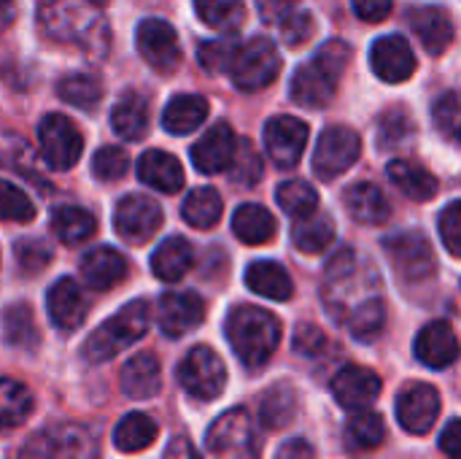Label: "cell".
I'll return each instance as SVG.
<instances>
[{"mask_svg": "<svg viewBox=\"0 0 461 459\" xmlns=\"http://www.w3.org/2000/svg\"><path fill=\"white\" fill-rule=\"evenodd\" d=\"M140 57L159 73H173L181 65V41L165 19H143L135 32Z\"/></svg>", "mask_w": 461, "mask_h": 459, "instance_id": "cell-14", "label": "cell"}, {"mask_svg": "<svg viewBox=\"0 0 461 459\" xmlns=\"http://www.w3.org/2000/svg\"><path fill=\"white\" fill-rule=\"evenodd\" d=\"M230 170H232V181L246 184V187H251L262 179V160H259L257 149L251 146V141L238 143V151H235Z\"/></svg>", "mask_w": 461, "mask_h": 459, "instance_id": "cell-51", "label": "cell"}, {"mask_svg": "<svg viewBox=\"0 0 461 459\" xmlns=\"http://www.w3.org/2000/svg\"><path fill=\"white\" fill-rule=\"evenodd\" d=\"M162 459H203V457L194 452V446H192L186 438H176V441L167 446V452H165V457Z\"/></svg>", "mask_w": 461, "mask_h": 459, "instance_id": "cell-60", "label": "cell"}, {"mask_svg": "<svg viewBox=\"0 0 461 459\" xmlns=\"http://www.w3.org/2000/svg\"><path fill=\"white\" fill-rule=\"evenodd\" d=\"M321 298H324L330 317L348 327L354 317H359L362 311L384 300L381 276L354 249H343L330 260L324 271Z\"/></svg>", "mask_w": 461, "mask_h": 459, "instance_id": "cell-1", "label": "cell"}, {"mask_svg": "<svg viewBox=\"0 0 461 459\" xmlns=\"http://www.w3.org/2000/svg\"><path fill=\"white\" fill-rule=\"evenodd\" d=\"M308 124L297 116L281 114L265 124V149L278 168H294L308 146Z\"/></svg>", "mask_w": 461, "mask_h": 459, "instance_id": "cell-15", "label": "cell"}, {"mask_svg": "<svg viewBox=\"0 0 461 459\" xmlns=\"http://www.w3.org/2000/svg\"><path fill=\"white\" fill-rule=\"evenodd\" d=\"M413 349H416V357L432 371L451 368L459 360L461 352L459 338L448 322H429L427 327H421Z\"/></svg>", "mask_w": 461, "mask_h": 459, "instance_id": "cell-21", "label": "cell"}, {"mask_svg": "<svg viewBox=\"0 0 461 459\" xmlns=\"http://www.w3.org/2000/svg\"><path fill=\"white\" fill-rule=\"evenodd\" d=\"M276 200L281 206V211H286L289 216L300 219V216H308L319 208V195L316 189L303 181V179H292V181H284L278 189H276Z\"/></svg>", "mask_w": 461, "mask_h": 459, "instance_id": "cell-43", "label": "cell"}, {"mask_svg": "<svg viewBox=\"0 0 461 459\" xmlns=\"http://www.w3.org/2000/svg\"><path fill=\"white\" fill-rule=\"evenodd\" d=\"M159 436V427L151 417L135 411V414H127L116 430H113V446L124 454H135V452H143L146 446H151Z\"/></svg>", "mask_w": 461, "mask_h": 459, "instance_id": "cell-37", "label": "cell"}, {"mask_svg": "<svg viewBox=\"0 0 461 459\" xmlns=\"http://www.w3.org/2000/svg\"><path fill=\"white\" fill-rule=\"evenodd\" d=\"M38 22L49 38L76 43L92 57H103L108 51V24L89 0H41Z\"/></svg>", "mask_w": 461, "mask_h": 459, "instance_id": "cell-2", "label": "cell"}, {"mask_svg": "<svg viewBox=\"0 0 461 459\" xmlns=\"http://www.w3.org/2000/svg\"><path fill=\"white\" fill-rule=\"evenodd\" d=\"M122 392L132 400H146V398H154L162 387V368H159V360L149 352L143 354H135L124 363L122 368Z\"/></svg>", "mask_w": 461, "mask_h": 459, "instance_id": "cell-26", "label": "cell"}, {"mask_svg": "<svg viewBox=\"0 0 461 459\" xmlns=\"http://www.w3.org/2000/svg\"><path fill=\"white\" fill-rule=\"evenodd\" d=\"M124 276H127V260L122 252L111 249V246H97V249L86 252L81 260V279L86 281V287H92L97 292L116 287Z\"/></svg>", "mask_w": 461, "mask_h": 459, "instance_id": "cell-24", "label": "cell"}, {"mask_svg": "<svg viewBox=\"0 0 461 459\" xmlns=\"http://www.w3.org/2000/svg\"><path fill=\"white\" fill-rule=\"evenodd\" d=\"M227 341L238 360L257 371L262 368L281 344V322L259 306H238L230 311L224 325Z\"/></svg>", "mask_w": 461, "mask_h": 459, "instance_id": "cell-4", "label": "cell"}, {"mask_svg": "<svg viewBox=\"0 0 461 459\" xmlns=\"http://www.w3.org/2000/svg\"><path fill=\"white\" fill-rule=\"evenodd\" d=\"M208 116V100L200 95H176L162 111V127L170 135L194 133Z\"/></svg>", "mask_w": 461, "mask_h": 459, "instance_id": "cell-31", "label": "cell"}, {"mask_svg": "<svg viewBox=\"0 0 461 459\" xmlns=\"http://www.w3.org/2000/svg\"><path fill=\"white\" fill-rule=\"evenodd\" d=\"M440 417V395L429 384H411L397 398V422L411 436H427Z\"/></svg>", "mask_w": 461, "mask_h": 459, "instance_id": "cell-16", "label": "cell"}, {"mask_svg": "<svg viewBox=\"0 0 461 459\" xmlns=\"http://www.w3.org/2000/svg\"><path fill=\"white\" fill-rule=\"evenodd\" d=\"M111 124L124 141H140L149 130V106L138 92H127L111 108Z\"/></svg>", "mask_w": 461, "mask_h": 459, "instance_id": "cell-32", "label": "cell"}, {"mask_svg": "<svg viewBox=\"0 0 461 459\" xmlns=\"http://www.w3.org/2000/svg\"><path fill=\"white\" fill-rule=\"evenodd\" d=\"M0 219L5 222H19L27 225L35 219V206L32 200L11 181L0 179Z\"/></svg>", "mask_w": 461, "mask_h": 459, "instance_id": "cell-46", "label": "cell"}, {"mask_svg": "<svg viewBox=\"0 0 461 459\" xmlns=\"http://www.w3.org/2000/svg\"><path fill=\"white\" fill-rule=\"evenodd\" d=\"M16 19V0H0V30H5Z\"/></svg>", "mask_w": 461, "mask_h": 459, "instance_id": "cell-61", "label": "cell"}, {"mask_svg": "<svg viewBox=\"0 0 461 459\" xmlns=\"http://www.w3.org/2000/svg\"><path fill=\"white\" fill-rule=\"evenodd\" d=\"M235 151H238V138L232 133V127L227 122H216L194 146H192V165L205 173V176H213V173H221V170H230L232 160H235Z\"/></svg>", "mask_w": 461, "mask_h": 459, "instance_id": "cell-20", "label": "cell"}, {"mask_svg": "<svg viewBox=\"0 0 461 459\" xmlns=\"http://www.w3.org/2000/svg\"><path fill=\"white\" fill-rule=\"evenodd\" d=\"M392 184L411 200L416 203H424V200H432L438 195V179L421 168L419 162L413 160H392L389 168H386Z\"/></svg>", "mask_w": 461, "mask_h": 459, "instance_id": "cell-30", "label": "cell"}, {"mask_svg": "<svg viewBox=\"0 0 461 459\" xmlns=\"http://www.w3.org/2000/svg\"><path fill=\"white\" fill-rule=\"evenodd\" d=\"M292 3H297V0H259V14L265 22L278 24L292 11Z\"/></svg>", "mask_w": 461, "mask_h": 459, "instance_id": "cell-58", "label": "cell"}, {"mask_svg": "<svg viewBox=\"0 0 461 459\" xmlns=\"http://www.w3.org/2000/svg\"><path fill=\"white\" fill-rule=\"evenodd\" d=\"M46 311L57 330L73 333L76 327H81L86 317V300H84L81 287L73 279L54 281L51 289L46 292Z\"/></svg>", "mask_w": 461, "mask_h": 459, "instance_id": "cell-23", "label": "cell"}, {"mask_svg": "<svg viewBox=\"0 0 461 459\" xmlns=\"http://www.w3.org/2000/svg\"><path fill=\"white\" fill-rule=\"evenodd\" d=\"M235 51H238V43H232V41H203L200 43V65L208 73H224V70H230Z\"/></svg>", "mask_w": 461, "mask_h": 459, "instance_id": "cell-53", "label": "cell"}, {"mask_svg": "<svg viewBox=\"0 0 461 459\" xmlns=\"http://www.w3.org/2000/svg\"><path fill=\"white\" fill-rule=\"evenodd\" d=\"M343 203H346L348 216L357 219L359 225H384L389 219V214H392L389 200L370 181H359V184L348 187Z\"/></svg>", "mask_w": 461, "mask_h": 459, "instance_id": "cell-27", "label": "cell"}, {"mask_svg": "<svg viewBox=\"0 0 461 459\" xmlns=\"http://www.w3.org/2000/svg\"><path fill=\"white\" fill-rule=\"evenodd\" d=\"M194 11L203 24L221 32H235L246 19L243 0H194Z\"/></svg>", "mask_w": 461, "mask_h": 459, "instance_id": "cell-40", "label": "cell"}, {"mask_svg": "<svg viewBox=\"0 0 461 459\" xmlns=\"http://www.w3.org/2000/svg\"><path fill=\"white\" fill-rule=\"evenodd\" d=\"M281 38L286 46H303L313 38L316 32V22L308 11H289L281 22H278Z\"/></svg>", "mask_w": 461, "mask_h": 459, "instance_id": "cell-52", "label": "cell"}, {"mask_svg": "<svg viewBox=\"0 0 461 459\" xmlns=\"http://www.w3.org/2000/svg\"><path fill=\"white\" fill-rule=\"evenodd\" d=\"M14 257L24 273H38L51 262V249L41 238H19L14 243Z\"/></svg>", "mask_w": 461, "mask_h": 459, "instance_id": "cell-49", "label": "cell"}, {"mask_svg": "<svg viewBox=\"0 0 461 459\" xmlns=\"http://www.w3.org/2000/svg\"><path fill=\"white\" fill-rule=\"evenodd\" d=\"M38 143H41V157L51 170L73 168L84 151V138L65 114H46L41 119Z\"/></svg>", "mask_w": 461, "mask_h": 459, "instance_id": "cell-9", "label": "cell"}, {"mask_svg": "<svg viewBox=\"0 0 461 459\" xmlns=\"http://www.w3.org/2000/svg\"><path fill=\"white\" fill-rule=\"evenodd\" d=\"M384 252L392 260L397 276L405 279V281H411V284L427 281L435 273V268H438L432 243L421 233H416V230L389 235L384 241Z\"/></svg>", "mask_w": 461, "mask_h": 459, "instance_id": "cell-12", "label": "cell"}, {"mask_svg": "<svg viewBox=\"0 0 461 459\" xmlns=\"http://www.w3.org/2000/svg\"><path fill=\"white\" fill-rule=\"evenodd\" d=\"M51 230H54L57 241H62L65 246H78L95 235L97 222L89 211H84L78 206H62L51 214Z\"/></svg>", "mask_w": 461, "mask_h": 459, "instance_id": "cell-36", "label": "cell"}, {"mask_svg": "<svg viewBox=\"0 0 461 459\" xmlns=\"http://www.w3.org/2000/svg\"><path fill=\"white\" fill-rule=\"evenodd\" d=\"M162 225V208L149 195H124L113 211V227L127 243H146Z\"/></svg>", "mask_w": 461, "mask_h": 459, "instance_id": "cell-13", "label": "cell"}, {"mask_svg": "<svg viewBox=\"0 0 461 459\" xmlns=\"http://www.w3.org/2000/svg\"><path fill=\"white\" fill-rule=\"evenodd\" d=\"M149 325H151V306L146 300H132V303L122 306L108 322H103L86 338L84 357L92 365L108 363L119 352H124L127 346H132L135 341H140L146 335Z\"/></svg>", "mask_w": 461, "mask_h": 459, "instance_id": "cell-5", "label": "cell"}, {"mask_svg": "<svg viewBox=\"0 0 461 459\" xmlns=\"http://www.w3.org/2000/svg\"><path fill=\"white\" fill-rule=\"evenodd\" d=\"M351 62V46L346 41H327L313 60L303 62L297 73L292 76V100L305 108H324L335 92L338 84Z\"/></svg>", "mask_w": 461, "mask_h": 459, "instance_id": "cell-3", "label": "cell"}, {"mask_svg": "<svg viewBox=\"0 0 461 459\" xmlns=\"http://www.w3.org/2000/svg\"><path fill=\"white\" fill-rule=\"evenodd\" d=\"M321 346H324V333L319 327H313V325H300L297 327V333H294V349L300 354L313 357V354L321 352Z\"/></svg>", "mask_w": 461, "mask_h": 459, "instance_id": "cell-56", "label": "cell"}, {"mask_svg": "<svg viewBox=\"0 0 461 459\" xmlns=\"http://www.w3.org/2000/svg\"><path fill=\"white\" fill-rule=\"evenodd\" d=\"M57 95L76 108H95L103 97V84L92 73H70L57 84Z\"/></svg>", "mask_w": 461, "mask_h": 459, "instance_id": "cell-41", "label": "cell"}, {"mask_svg": "<svg viewBox=\"0 0 461 459\" xmlns=\"http://www.w3.org/2000/svg\"><path fill=\"white\" fill-rule=\"evenodd\" d=\"M386 441V425H384V417L381 414H373V411H354V417L348 419L346 425V444L351 449H362V452H370V449H378L381 444Z\"/></svg>", "mask_w": 461, "mask_h": 459, "instance_id": "cell-39", "label": "cell"}, {"mask_svg": "<svg viewBox=\"0 0 461 459\" xmlns=\"http://www.w3.org/2000/svg\"><path fill=\"white\" fill-rule=\"evenodd\" d=\"M381 390H384L381 376L375 371H370V368H362V365H346L332 379V395H335V400L346 411H351V414L370 409L378 400Z\"/></svg>", "mask_w": 461, "mask_h": 459, "instance_id": "cell-18", "label": "cell"}, {"mask_svg": "<svg viewBox=\"0 0 461 459\" xmlns=\"http://www.w3.org/2000/svg\"><path fill=\"white\" fill-rule=\"evenodd\" d=\"M432 122H435L438 133H443V138H448L451 143H459L461 146V89L446 92L435 103Z\"/></svg>", "mask_w": 461, "mask_h": 459, "instance_id": "cell-45", "label": "cell"}, {"mask_svg": "<svg viewBox=\"0 0 461 459\" xmlns=\"http://www.w3.org/2000/svg\"><path fill=\"white\" fill-rule=\"evenodd\" d=\"M0 162L14 168V170H19V173H24L30 181L41 184V179L35 173V165H32V151H30V146L24 141H19V138H0Z\"/></svg>", "mask_w": 461, "mask_h": 459, "instance_id": "cell-50", "label": "cell"}, {"mask_svg": "<svg viewBox=\"0 0 461 459\" xmlns=\"http://www.w3.org/2000/svg\"><path fill=\"white\" fill-rule=\"evenodd\" d=\"M32 409H35L32 395L22 381L0 379V430L19 427L22 422L30 419Z\"/></svg>", "mask_w": 461, "mask_h": 459, "instance_id": "cell-38", "label": "cell"}, {"mask_svg": "<svg viewBox=\"0 0 461 459\" xmlns=\"http://www.w3.org/2000/svg\"><path fill=\"white\" fill-rule=\"evenodd\" d=\"M194 265V249L186 238L173 235L167 241H162L157 246V252L151 254V271L157 279L162 281H181Z\"/></svg>", "mask_w": 461, "mask_h": 459, "instance_id": "cell-28", "label": "cell"}, {"mask_svg": "<svg viewBox=\"0 0 461 459\" xmlns=\"http://www.w3.org/2000/svg\"><path fill=\"white\" fill-rule=\"evenodd\" d=\"M413 138V122L402 108H389L381 116V146L384 149H394L402 146Z\"/></svg>", "mask_w": 461, "mask_h": 459, "instance_id": "cell-48", "label": "cell"}, {"mask_svg": "<svg viewBox=\"0 0 461 459\" xmlns=\"http://www.w3.org/2000/svg\"><path fill=\"white\" fill-rule=\"evenodd\" d=\"M232 233L249 246H262L276 235V219L265 206L246 203L232 216Z\"/></svg>", "mask_w": 461, "mask_h": 459, "instance_id": "cell-33", "label": "cell"}, {"mask_svg": "<svg viewBox=\"0 0 461 459\" xmlns=\"http://www.w3.org/2000/svg\"><path fill=\"white\" fill-rule=\"evenodd\" d=\"M278 459H313V449H311L308 441L297 438V441H289V444L281 446Z\"/></svg>", "mask_w": 461, "mask_h": 459, "instance_id": "cell-59", "label": "cell"}, {"mask_svg": "<svg viewBox=\"0 0 461 459\" xmlns=\"http://www.w3.org/2000/svg\"><path fill=\"white\" fill-rule=\"evenodd\" d=\"M246 284L251 292L267 298V300H289L294 295V284L292 276L286 273L284 265L273 262V260H257L246 268Z\"/></svg>", "mask_w": 461, "mask_h": 459, "instance_id": "cell-29", "label": "cell"}, {"mask_svg": "<svg viewBox=\"0 0 461 459\" xmlns=\"http://www.w3.org/2000/svg\"><path fill=\"white\" fill-rule=\"evenodd\" d=\"M205 452L211 459H257L259 436L243 409L221 414L205 433Z\"/></svg>", "mask_w": 461, "mask_h": 459, "instance_id": "cell-7", "label": "cell"}, {"mask_svg": "<svg viewBox=\"0 0 461 459\" xmlns=\"http://www.w3.org/2000/svg\"><path fill=\"white\" fill-rule=\"evenodd\" d=\"M294 411H297V398H294V390L286 387V384H278L273 387L265 398H262V422L273 430L278 427H286L292 419H294Z\"/></svg>", "mask_w": 461, "mask_h": 459, "instance_id": "cell-44", "label": "cell"}, {"mask_svg": "<svg viewBox=\"0 0 461 459\" xmlns=\"http://www.w3.org/2000/svg\"><path fill=\"white\" fill-rule=\"evenodd\" d=\"M3 333H5V341L11 346H16V349H35V344H38L35 319H32V311L24 303H14V306L5 308Z\"/></svg>", "mask_w": 461, "mask_h": 459, "instance_id": "cell-42", "label": "cell"}, {"mask_svg": "<svg viewBox=\"0 0 461 459\" xmlns=\"http://www.w3.org/2000/svg\"><path fill=\"white\" fill-rule=\"evenodd\" d=\"M92 5H103V3H108V0H89Z\"/></svg>", "mask_w": 461, "mask_h": 459, "instance_id": "cell-62", "label": "cell"}, {"mask_svg": "<svg viewBox=\"0 0 461 459\" xmlns=\"http://www.w3.org/2000/svg\"><path fill=\"white\" fill-rule=\"evenodd\" d=\"M230 78L238 89L243 92H259L270 87L278 73H281V54L273 41L267 38H251L249 43L238 46L232 65H230Z\"/></svg>", "mask_w": 461, "mask_h": 459, "instance_id": "cell-8", "label": "cell"}, {"mask_svg": "<svg viewBox=\"0 0 461 459\" xmlns=\"http://www.w3.org/2000/svg\"><path fill=\"white\" fill-rule=\"evenodd\" d=\"M440 449L448 459H461V419H454L446 425L440 436Z\"/></svg>", "mask_w": 461, "mask_h": 459, "instance_id": "cell-57", "label": "cell"}, {"mask_svg": "<svg viewBox=\"0 0 461 459\" xmlns=\"http://www.w3.org/2000/svg\"><path fill=\"white\" fill-rule=\"evenodd\" d=\"M138 179L157 192L173 195L184 187V168L173 154L162 149H149L138 160Z\"/></svg>", "mask_w": 461, "mask_h": 459, "instance_id": "cell-25", "label": "cell"}, {"mask_svg": "<svg viewBox=\"0 0 461 459\" xmlns=\"http://www.w3.org/2000/svg\"><path fill=\"white\" fill-rule=\"evenodd\" d=\"M130 170V154L119 146H103L92 157V173L97 181H119Z\"/></svg>", "mask_w": 461, "mask_h": 459, "instance_id": "cell-47", "label": "cell"}, {"mask_svg": "<svg viewBox=\"0 0 461 459\" xmlns=\"http://www.w3.org/2000/svg\"><path fill=\"white\" fill-rule=\"evenodd\" d=\"M359 151H362L359 133L351 130L348 124H332L316 141L313 173L324 181H332L335 176L346 173L359 160Z\"/></svg>", "mask_w": 461, "mask_h": 459, "instance_id": "cell-10", "label": "cell"}, {"mask_svg": "<svg viewBox=\"0 0 461 459\" xmlns=\"http://www.w3.org/2000/svg\"><path fill=\"white\" fill-rule=\"evenodd\" d=\"M370 68L386 84H402L416 73V54L400 35H384L370 46Z\"/></svg>", "mask_w": 461, "mask_h": 459, "instance_id": "cell-17", "label": "cell"}, {"mask_svg": "<svg viewBox=\"0 0 461 459\" xmlns=\"http://www.w3.org/2000/svg\"><path fill=\"white\" fill-rule=\"evenodd\" d=\"M438 227H440V238H443L446 249L454 257H461V200L443 208Z\"/></svg>", "mask_w": 461, "mask_h": 459, "instance_id": "cell-54", "label": "cell"}, {"mask_svg": "<svg viewBox=\"0 0 461 459\" xmlns=\"http://www.w3.org/2000/svg\"><path fill=\"white\" fill-rule=\"evenodd\" d=\"M221 211H224V203H221V195L213 187L192 189L181 203V216L186 219V225H192L197 230L216 227L219 219H221Z\"/></svg>", "mask_w": 461, "mask_h": 459, "instance_id": "cell-35", "label": "cell"}, {"mask_svg": "<svg viewBox=\"0 0 461 459\" xmlns=\"http://www.w3.org/2000/svg\"><path fill=\"white\" fill-rule=\"evenodd\" d=\"M351 8L362 22H384L392 14L394 0H351Z\"/></svg>", "mask_w": 461, "mask_h": 459, "instance_id": "cell-55", "label": "cell"}, {"mask_svg": "<svg viewBox=\"0 0 461 459\" xmlns=\"http://www.w3.org/2000/svg\"><path fill=\"white\" fill-rule=\"evenodd\" d=\"M205 319V303L194 292H165L157 306V322L165 335L181 338L200 327Z\"/></svg>", "mask_w": 461, "mask_h": 459, "instance_id": "cell-19", "label": "cell"}, {"mask_svg": "<svg viewBox=\"0 0 461 459\" xmlns=\"http://www.w3.org/2000/svg\"><path fill=\"white\" fill-rule=\"evenodd\" d=\"M181 387L197 400H216L227 384V368L211 346H194L178 365Z\"/></svg>", "mask_w": 461, "mask_h": 459, "instance_id": "cell-11", "label": "cell"}, {"mask_svg": "<svg viewBox=\"0 0 461 459\" xmlns=\"http://www.w3.org/2000/svg\"><path fill=\"white\" fill-rule=\"evenodd\" d=\"M408 24L429 54H443L454 41V22L440 5H416L408 11Z\"/></svg>", "mask_w": 461, "mask_h": 459, "instance_id": "cell-22", "label": "cell"}, {"mask_svg": "<svg viewBox=\"0 0 461 459\" xmlns=\"http://www.w3.org/2000/svg\"><path fill=\"white\" fill-rule=\"evenodd\" d=\"M19 459H97V438L84 425H51L22 446Z\"/></svg>", "mask_w": 461, "mask_h": 459, "instance_id": "cell-6", "label": "cell"}, {"mask_svg": "<svg viewBox=\"0 0 461 459\" xmlns=\"http://www.w3.org/2000/svg\"><path fill=\"white\" fill-rule=\"evenodd\" d=\"M292 241L303 254H319L335 241V225L319 208L308 216H300L292 227Z\"/></svg>", "mask_w": 461, "mask_h": 459, "instance_id": "cell-34", "label": "cell"}]
</instances>
